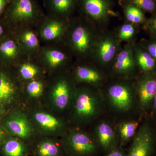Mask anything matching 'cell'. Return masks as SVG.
<instances>
[{
  "label": "cell",
  "instance_id": "obj_1",
  "mask_svg": "<svg viewBox=\"0 0 156 156\" xmlns=\"http://www.w3.org/2000/svg\"><path fill=\"white\" fill-rule=\"evenodd\" d=\"M99 31L85 17L69 19L62 43L75 59L90 61Z\"/></svg>",
  "mask_w": 156,
  "mask_h": 156
},
{
  "label": "cell",
  "instance_id": "obj_2",
  "mask_svg": "<svg viewBox=\"0 0 156 156\" xmlns=\"http://www.w3.org/2000/svg\"><path fill=\"white\" fill-rule=\"evenodd\" d=\"M121 44L115 33L106 29L100 30L90 61L99 67L112 66Z\"/></svg>",
  "mask_w": 156,
  "mask_h": 156
},
{
  "label": "cell",
  "instance_id": "obj_3",
  "mask_svg": "<svg viewBox=\"0 0 156 156\" xmlns=\"http://www.w3.org/2000/svg\"><path fill=\"white\" fill-rule=\"evenodd\" d=\"M73 58L67 48L60 43L42 46L35 59L44 67L54 71L67 66Z\"/></svg>",
  "mask_w": 156,
  "mask_h": 156
},
{
  "label": "cell",
  "instance_id": "obj_4",
  "mask_svg": "<svg viewBox=\"0 0 156 156\" xmlns=\"http://www.w3.org/2000/svg\"><path fill=\"white\" fill-rule=\"evenodd\" d=\"M69 20L51 15L42 18L36 26L40 41L46 44L62 43L67 31Z\"/></svg>",
  "mask_w": 156,
  "mask_h": 156
},
{
  "label": "cell",
  "instance_id": "obj_5",
  "mask_svg": "<svg viewBox=\"0 0 156 156\" xmlns=\"http://www.w3.org/2000/svg\"><path fill=\"white\" fill-rule=\"evenodd\" d=\"M85 17L99 30L105 29L111 17L115 16L109 0H81Z\"/></svg>",
  "mask_w": 156,
  "mask_h": 156
},
{
  "label": "cell",
  "instance_id": "obj_6",
  "mask_svg": "<svg viewBox=\"0 0 156 156\" xmlns=\"http://www.w3.org/2000/svg\"><path fill=\"white\" fill-rule=\"evenodd\" d=\"M10 16L11 21L18 28L36 27L41 20L34 0H15L11 7Z\"/></svg>",
  "mask_w": 156,
  "mask_h": 156
},
{
  "label": "cell",
  "instance_id": "obj_7",
  "mask_svg": "<svg viewBox=\"0 0 156 156\" xmlns=\"http://www.w3.org/2000/svg\"><path fill=\"white\" fill-rule=\"evenodd\" d=\"M156 148L154 131L150 124L145 122L134 136L128 156H153Z\"/></svg>",
  "mask_w": 156,
  "mask_h": 156
},
{
  "label": "cell",
  "instance_id": "obj_8",
  "mask_svg": "<svg viewBox=\"0 0 156 156\" xmlns=\"http://www.w3.org/2000/svg\"><path fill=\"white\" fill-rule=\"evenodd\" d=\"M75 104V112L80 119L88 120L97 114L100 101L97 94L88 88L78 89Z\"/></svg>",
  "mask_w": 156,
  "mask_h": 156
},
{
  "label": "cell",
  "instance_id": "obj_9",
  "mask_svg": "<svg viewBox=\"0 0 156 156\" xmlns=\"http://www.w3.org/2000/svg\"><path fill=\"white\" fill-rule=\"evenodd\" d=\"M136 88L139 107L144 112L151 106L156 94V72L142 73L137 79Z\"/></svg>",
  "mask_w": 156,
  "mask_h": 156
},
{
  "label": "cell",
  "instance_id": "obj_10",
  "mask_svg": "<svg viewBox=\"0 0 156 156\" xmlns=\"http://www.w3.org/2000/svg\"><path fill=\"white\" fill-rule=\"evenodd\" d=\"M72 80L67 76L61 75L54 79L50 86L52 101L59 109H63L68 105L74 88V83Z\"/></svg>",
  "mask_w": 156,
  "mask_h": 156
},
{
  "label": "cell",
  "instance_id": "obj_11",
  "mask_svg": "<svg viewBox=\"0 0 156 156\" xmlns=\"http://www.w3.org/2000/svg\"><path fill=\"white\" fill-rule=\"evenodd\" d=\"M135 43H127L121 48L112 65L113 72L118 75L127 76L134 73L136 67L134 57Z\"/></svg>",
  "mask_w": 156,
  "mask_h": 156
},
{
  "label": "cell",
  "instance_id": "obj_12",
  "mask_svg": "<svg viewBox=\"0 0 156 156\" xmlns=\"http://www.w3.org/2000/svg\"><path fill=\"white\" fill-rule=\"evenodd\" d=\"M108 94L113 105L122 111L129 110L133 102V92L131 85L127 82H117L108 89Z\"/></svg>",
  "mask_w": 156,
  "mask_h": 156
},
{
  "label": "cell",
  "instance_id": "obj_13",
  "mask_svg": "<svg viewBox=\"0 0 156 156\" xmlns=\"http://www.w3.org/2000/svg\"><path fill=\"white\" fill-rule=\"evenodd\" d=\"M36 27H23L18 29L15 36L26 55L29 58H35L41 46Z\"/></svg>",
  "mask_w": 156,
  "mask_h": 156
},
{
  "label": "cell",
  "instance_id": "obj_14",
  "mask_svg": "<svg viewBox=\"0 0 156 156\" xmlns=\"http://www.w3.org/2000/svg\"><path fill=\"white\" fill-rule=\"evenodd\" d=\"M27 57L15 36H6L0 40V60L4 63H19Z\"/></svg>",
  "mask_w": 156,
  "mask_h": 156
},
{
  "label": "cell",
  "instance_id": "obj_15",
  "mask_svg": "<svg viewBox=\"0 0 156 156\" xmlns=\"http://www.w3.org/2000/svg\"><path fill=\"white\" fill-rule=\"evenodd\" d=\"M77 61L79 63L74 70V79L76 81L93 85L102 83L104 77L101 71L92 65L85 63V61Z\"/></svg>",
  "mask_w": 156,
  "mask_h": 156
},
{
  "label": "cell",
  "instance_id": "obj_16",
  "mask_svg": "<svg viewBox=\"0 0 156 156\" xmlns=\"http://www.w3.org/2000/svg\"><path fill=\"white\" fill-rule=\"evenodd\" d=\"M5 126L11 134L20 138H28L33 133L32 127L29 121L21 113L11 115L6 120Z\"/></svg>",
  "mask_w": 156,
  "mask_h": 156
},
{
  "label": "cell",
  "instance_id": "obj_17",
  "mask_svg": "<svg viewBox=\"0 0 156 156\" xmlns=\"http://www.w3.org/2000/svg\"><path fill=\"white\" fill-rule=\"evenodd\" d=\"M68 144L73 152L79 155L89 154L95 151V144L89 135L80 131L69 135Z\"/></svg>",
  "mask_w": 156,
  "mask_h": 156
},
{
  "label": "cell",
  "instance_id": "obj_18",
  "mask_svg": "<svg viewBox=\"0 0 156 156\" xmlns=\"http://www.w3.org/2000/svg\"><path fill=\"white\" fill-rule=\"evenodd\" d=\"M77 3L78 0H49L48 5L50 15L69 20Z\"/></svg>",
  "mask_w": 156,
  "mask_h": 156
},
{
  "label": "cell",
  "instance_id": "obj_19",
  "mask_svg": "<svg viewBox=\"0 0 156 156\" xmlns=\"http://www.w3.org/2000/svg\"><path fill=\"white\" fill-rule=\"evenodd\" d=\"M136 67L142 73L156 72V60L139 44L134 45Z\"/></svg>",
  "mask_w": 156,
  "mask_h": 156
},
{
  "label": "cell",
  "instance_id": "obj_20",
  "mask_svg": "<svg viewBox=\"0 0 156 156\" xmlns=\"http://www.w3.org/2000/svg\"><path fill=\"white\" fill-rule=\"evenodd\" d=\"M17 91V85L13 79L7 73L0 71V103H10Z\"/></svg>",
  "mask_w": 156,
  "mask_h": 156
},
{
  "label": "cell",
  "instance_id": "obj_21",
  "mask_svg": "<svg viewBox=\"0 0 156 156\" xmlns=\"http://www.w3.org/2000/svg\"><path fill=\"white\" fill-rule=\"evenodd\" d=\"M34 60L35 58L27 57L18 63L20 77L23 80L29 82L36 79L40 75L41 69Z\"/></svg>",
  "mask_w": 156,
  "mask_h": 156
},
{
  "label": "cell",
  "instance_id": "obj_22",
  "mask_svg": "<svg viewBox=\"0 0 156 156\" xmlns=\"http://www.w3.org/2000/svg\"><path fill=\"white\" fill-rule=\"evenodd\" d=\"M34 119L41 128L48 132H55L62 127L59 120L44 112H37L34 115Z\"/></svg>",
  "mask_w": 156,
  "mask_h": 156
},
{
  "label": "cell",
  "instance_id": "obj_23",
  "mask_svg": "<svg viewBox=\"0 0 156 156\" xmlns=\"http://www.w3.org/2000/svg\"><path fill=\"white\" fill-rule=\"evenodd\" d=\"M124 3L123 11L126 22L139 26L144 25L147 19L143 11L127 1Z\"/></svg>",
  "mask_w": 156,
  "mask_h": 156
},
{
  "label": "cell",
  "instance_id": "obj_24",
  "mask_svg": "<svg viewBox=\"0 0 156 156\" xmlns=\"http://www.w3.org/2000/svg\"><path fill=\"white\" fill-rule=\"evenodd\" d=\"M96 133L98 141L104 148L110 147L114 142L115 138L114 131L108 124L101 123L98 126Z\"/></svg>",
  "mask_w": 156,
  "mask_h": 156
},
{
  "label": "cell",
  "instance_id": "obj_25",
  "mask_svg": "<svg viewBox=\"0 0 156 156\" xmlns=\"http://www.w3.org/2000/svg\"><path fill=\"white\" fill-rule=\"evenodd\" d=\"M139 25L126 22L120 26L115 33L117 39L121 43L133 41V39L139 31Z\"/></svg>",
  "mask_w": 156,
  "mask_h": 156
},
{
  "label": "cell",
  "instance_id": "obj_26",
  "mask_svg": "<svg viewBox=\"0 0 156 156\" xmlns=\"http://www.w3.org/2000/svg\"><path fill=\"white\" fill-rule=\"evenodd\" d=\"M25 151L24 145L17 140H8L3 147V151L7 156H23Z\"/></svg>",
  "mask_w": 156,
  "mask_h": 156
},
{
  "label": "cell",
  "instance_id": "obj_27",
  "mask_svg": "<svg viewBox=\"0 0 156 156\" xmlns=\"http://www.w3.org/2000/svg\"><path fill=\"white\" fill-rule=\"evenodd\" d=\"M37 151L39 156H58L59 152V148L56 143L49 140L40 143Z\"/></svg>",
  "mask_w": 156,
  "mask_h": 156
},
{
  "label": "cell",
  "instance_id": "obj_28",
  "mask_svg": "<svg viewBox=\"0 0 156 156\" xmlns=\"http://www.w3.org/2000/svg\"><path fill=\"white\" fill-rule=\"evenodd\" d=\"M138 126V123L135 121L122 123L119 126V130L122 139L126 141L134 137L137 132Z\"/></svg>",
  "mask_w": 156,
  "mask_h": 156
},
{
  "label": "cell",
  "instance_id": "obj_29",
  "mask_svg": "<svg viewBox=\"0 0 156 156\" xmlns=\"http://www.w3.org/2000/svg\"><path fill=\"white\" fill-rule=\"evenodd\" d=\"M26 90L30 97L38 98L43 94L44 85L43 82L36 79L29 81L26 85Z\"/></svg>",
  "mask_w": 156,
  "mask_h": 156
},
{
  "label": "cell",
  "instance_id": "obj_30",
  "mask_svg": "<svg viewBox=\"0 0 156 156\" xmlns=\"http://www.w3.org/2000/svg\"><path fill=\"white\" fill-rule=\"evenodd\" d=\"M143 11L155 12L156 11V0H126Z\"/></svg>",
  "mask_w": 156,
  "mask_h": 156
},
{
  "label": "cell",
  "instance_id": "obj_31",
  "mask_svg": "<svg viewBox=\"0 0 156 156\" xmlns=\"http://www.w3.org/2000/svg\"><path fill=\"white\" fill-rule=\"evenodd\" d=\"M140 44L156 60V39L151 38L149 40H143Z\"/></svg>",
  "mask_w": 156,
  "mask_h": 156
},
{
  "label": "cell",
  "instance_id": "obj_32",
  "mask_svg": "<svg viewBox=\"0 0 156 156\" xmlns=\"http://www.w3.org/2000/svg\"><path fill=\"white\" fill-rule=\"evenodd\" d=\"M143 25L151 38L156 39V13L149 19H146Z\"/></svg>",
  "mask_w": 156,
  "mask_h": 156
},
{
  "label": "cell",
  "instance_id": "obj_33",
  "mask_svg": "<svg viewBox=\"0 0 156 156\" xmlns=\"http://www.w3.org/2000/svg\"><path fill=\"white\" fill-rule=\"evenodd\" d=\"M107 156H125V154L121 151L114 150L112 151Z\"/></svg>",
  "mask_w": 156,
  "mask_h": 156
},
{
  "label": "cell",
  "instance_id": "obj_34",
  "mask_svg": "<svg viewBox=\"0 0 156 156\" xmlns=\"http://www.w3.org/2000/svg\"><path fill=\"white\" fill-rule=\"evenodd\" d=\"M151 106V107L153 112L156 115V94L153 99Z\"/></svg>",
  "mask_w": 156,
  "mask_h": 156
},
{
  "label": "cell",
  "instance_id": "obj_35",
  "mask_svg": "<svg viewBox=\"0 0 156 156\" xmlns=\"http://www.w3.org/2000/svg\"><path fill=\"white\" fill-rule=\"evenodd\" d=\"M5 0H0V13H2L5 9Z\"/></svg>",
  "mask_w": 156,
  "mask_h": 156
},
{
  "label": "cell",
  "instance_id": "obj_36",
  "mask_svg": "<svg viewBox=\"0 0 156 156\" xmlns=\"http://www.w3.org/2000/svg\"><path fill=\"white\" fill-rule=\"evenodd\" d=\"M4 33H5V29L4 27L0 23V40L4 37Z\"/></svg>",
  "mask_w": 156,
  "mask_h": 156
},
{
  "label": "cell",
  "instance_id": "obj_37",
  "mask_svg": "<svg viewBox=\"0 0 156 156\" xmlns=\"http://www.w3.org/2000/svg\"><path fill=\"white\" fill-rule=\"evenodd\" d=\"M4 136V131L2 128L0 127V142L2 140Z\"/></svg>",
  "mask_w": 156,
  "mask_h": 156
},
{
  "label": "cell",
  "instance_id": "obj_38",
  "mask_svg": "<svg viewBox=\"0 0 156 156\" xmlns=\"http://www.w3.org/2000/svg\"><path fill=\"white\" fill-rule=\"evenodd\" d=\"M4 112V110H3L2 106V104L0 103V115L2 114Z\"/></svg>",
  "mask_w": 156,
  "mask_h": 156
},
{
  "label": "cell",
  "instance_id": "obj_39",
  "mask_svg": "<svg viewBox=\"0 0 156 156\" xmlns=\"http://www.w3.org/2000/svg\"></svg>",
  "mask_w": 156,
  "mask_h": 156
}]
</instances>
